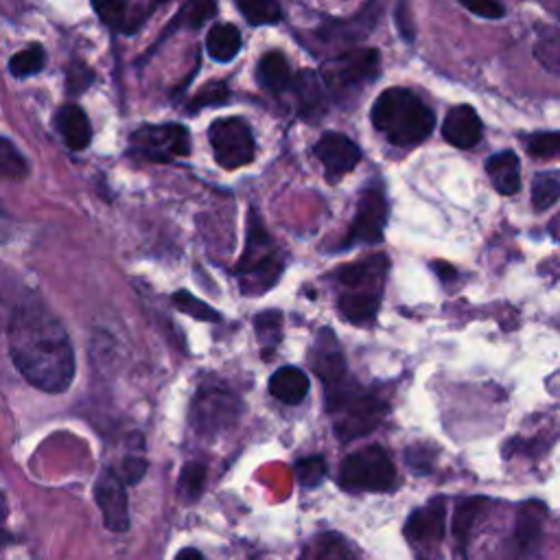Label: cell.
I'll list each match as a JSON object with an SVG mask.
<instances>
[{
	"label": "cell",
	"instance_id": "obj_1",
	"mask_svg": "<svg viewBox=\"0 0 560 560\" xmlns=\"http://www.w3.org/2000/svg\"><path fill=\"white\" fill-rule=\"evenodd\" d=\"M9 355L31 385L60 394L75 379V350L62 320L42 302H25L9 320Z\"/></svg>",
	"mask_w": 560,
	"mask_h": 560
},
{
	"label": "cell",
	"instance_id": "obj_2",
	"mask_svg": "<svg viewBox=\"0 0 560 560\" xmlns=\"http://www.w3.org/2000/svg\"><path fill=\"white\" fill-rule=\"evenodd\" d=\"M370 119L377 132L399 147L420 145L436 125L434 110L407 88L383 90L372 105Z\"/></svg>",
	"mask_w": 560,
	"mask_h": 560
},
{
	"label": "cell",
	"instance_id": "obj_3",
	"mask_svg": "<svg viewBox=\"0 0 560 560\" xmlns=\"http://www.w3.org/2000/svg\"><path fill=\"white\" fill-rule=\"evenodd\" d=\"M326 407L337 416L335 434L342 442L372 434L388 414V405L377 396L361 392L355 383H348V377L326 388Z\"/></svg>",
	"mask_w": 560,
	"mask_h": 560
},
{
	"label": "cell",
	"instance_id": "obj_4",
	"mask_svg": "<svg viewBox=\"0 0 560 560\" xmlns=\"http://www.w3.org/2000/svg\"><path fill=\"white\" fill-rule=\"evenodd\" d=\"M280 272H283V259H280L274 239L265 232L259 215L250 213L248 241L237 265L243 294H263L272 289L278 283Z\"/></svg>",
	"mask_w": 560,
	"mask_h": 560
},
{
	"label": "cell",
	"instance_id": "obj_5",
	"mask_svg": "<svg viewBox=\"0 0 560 560\" xmlns=\"http://www.w3.org/2000/svg\"><path fill=\"white\" fill-rule=\"evenodd\" d=\"M379 73L381 53L377 49H350L324 62L318 75L326 92L340 99L364 90L379 77Z\"/></svg>",
	"mask_w": 560,
	"mask_h": 560
},
{
	"label": "cell",
	"instance_id": "obj_6",
	"mask_svg": "<svg viewBox=\"0 0 560 560\" xmlns=\"http://www.w3.org/2000/svg\"><path fill=\"white\" fill-rule=\"evenodd\" d=\"M340 482L348 490H375L385 493L396 482V469L390 455L381 447H366L350 453L342 462Z\"/></svg>",
	"mask_w": 560,
	"mask_h": 560
},
{
	"label": "cell",
	"instance_id": "obj_7",
	"mask_svg": "<svg viewBox=\"0 0 560 560\" xmlns=\"http://www.w3.org/2000/svg\"><path fill=\"white\" fill-rule=\"evenodd\" d=\"M130 154L151 162H171L191 154V134L184 125H143L130 136Z\"/></svg>",
	"mask_w": 560,
	"mask_h": 560
},
{
	"label": "cell",
	"instance_id": "obj_8",
	"mask_svg": "<svg viewBox=\"0 0 560 560\" xmlns=\"http://www.w3.org/2000/svg\"><path fill=\"white\" fill-rule=\"evenodd\" d=\"M210 147H213L215 160L224 169H241L250 165L256 154L254 136L250 125L237 116L230 119H217L208 130Z\"/></svg>",
	"mask_w": 560,
	"mask_h": 560
},
{
	"label": "cell",
	"instance_id": "obj_9",
	"mask_svg": "<svg viewBox=\"0 0 560 560\" xmlns=\"http://www.w3.org/2000/svg\"><path fill=\"white\" fill-rule=\"evenodd\" d=\"M241 401L235 394L219 388H204L197 392L191 405V425L197 434L213 436L237 423Z\"/></svg>",
	"mask_w": 560,
	"mask_h": 560
},
{
	"label": "cell",
	"instance_id": "obj_10",
	"mask_svg": "<svg viewBox=\"0 0 560 560\" xmlns=\"http://www.w3.org/2000/svg\"><path fill=\"white\" fill-rule=\"evenodd\" d=\"M385 221H388V202H385V195L377 186L366 189L361 195L357 215L350 224V232L346 239V248L355 243L361 245H375L381 243Z\"/></svg>",
	"mask_w": 560,
	"mask_h": 560
},
{
	"label": "cell",
	"instance_id": "obj_11",
	"mask_svg": "<svg viewBox=\"0 0 560 560\" xmlns=\"http://www.w3.org/2000/svg\"><path fill=\"white\" fill-rule=\"evenodd\" d=\"M95 499L101 510L103 525L110 532L130 530V501H127L125 482L119 473L105 469L95 484Z\"/></svg>",
	"mask_w": 560,
	"mask_h": 560
},
{
	"label": "cell",
	"instance_id": "obj_12",
	"mask_svg": "<svg viewBox=\"0 0 560 560\" xmlns=\"http://www.w3.org/2000/svg\"><path fill=\"white\" fill-rule=\"evenodd\" d=\"M381 11H383V0H370V3L353 18L326 22V25L318 29V38L329 46L364 42L368 35L375 31L377 22L381 18Z\"/></svg>",
	"mask_w": 560,
	"mask_h": 560
},
{
	"label": "cell",
	"instance_id": "obj_13",
	"mask_svg": "<svg viewBox=\"0 0 560 560\" xmlns=\"http://www.w3.org/2000/svg\"><path fill=\"white\" fill-rule=\"evenodd\" d=\"M313 154L322 162L329 175H346L353 171L361 160V149L340 132H326L313 147Z\"/></svg>",
	"mask_w": 560,
	"mask_h": 560
},
{
	"label": "cell",
	"instance_id": "obj_14",
	"mask_svg": "<svg viewBox=\"0 0 560 560\" xmlns=\"http://www.w3.org/2000/svg\"><path fill=\"white\" fill-rule=\"evenodd\" d=\"M447 525V510L445 501L434 499L425 508L412 512V517L407 519L405 534L407 539L416 545H438L445 536Z\"/></svg>",
	"mask_w": 560,
	"mask_h": 560
},
{
	"label": "cell",
	"instance_id": "obj_15",
	"mask_svg": "<svg viewBox=\"0 0 560 560\" xmlns=\"http://www.w3.org/2000/svg\"><path fill=\"white\" fill-rule=\"evenodd\" d=\"M482 130L484 127L480 116H477L471 105H458V108H453L447 114L445 125H442V136H445L447 143H451L453 147L471 149L480 143Z\"/></svg>",
	"mask_w": 560,
	"mask_h": 560
},
{
	"label": "cell",
	"instance_id": "obj_16",
	"mask_svg": "<svg viewBox=\"0 0 560 560\" xmlns=\"http://www.w3.org/2000/svg\"><path fill=\"white\" fill-rule=\"evenodd\" d=\"M311 361L315 375L324 381L326 388L346 379V359L331 331H322L318 344L313 348Z\"/></svg>",
	"mask_w": 560,
	"mask_h": 560
},
{
	"label": "cell",
	"instance_id": "obj_17",
	"mask_svg": "<svg viewBox=\"0 0 560 560\" xmlns=\"http://www.w3.org/2000/svg\"><path fill=\"white\" fill-rule=\"evenodd\" d=\"M385 272H388V256L377 254L353 265H346L344 270L337 274V278H340V283L348 289L377 291V285H383Z\"/></svg>",
	"mask_w": 560,
	"mask_h": 560
},
{
	"label": "cell",
	"instance_id": "obj_18",
	"mask_svg": "<svg viewBox=\"0 0 560 560\" xmlns=\"http://www.w3.org/2000/svg\"><path fill=\"white\" fill-rule=\"evenodd\" d=\"M490 182L501 195H515L521 189V160L515 151H499L486 162Z\"/></svg>",
	"mask_w": 560,
	"mask_h": 560
},
{
	"label": "cell",
	"instance_id": "obj_19",
	"mask_svg": "<svg viewBox=\"0 0 560 560\" xmlns=\"http://www.w3.org/2000/svg\"><path fill=\"white\" fill-rule=\"evenodd\" d=\"M545 506L541 501H528L519 508L517 515V528H515V541L521 554H532L541 543L543 523H545Z\"/></svg>",
	"mask_w": 560,
	"mask_h": 560
},
{
	"label": "cell",
	"instance_id": "obj_20",
	"mask_svg": "<svg viewBox=\"0 0 560 560\" xmlns=\"http://www.w3.org/2000/svg\"><path fill=\"white\" fill-rule=\"evenodd\" d=\"M55 125H57V132L62 134L64 143L70 149L81 151L90 145L92 127H90L86 112L81 110L79 105L68 103V105H64V108H60V112H57V116H55Z\"/></svg>",
	"mask_w": 560,
	"mask_h": 560
},
{
	"label": "cell",
	"instance_id": "obj_21",
	"mask_svg": "<svg viewBox=\"0 0 560 560\" xmlns=\"http://www.w3.org/2000/svg\"><path fill=\"white\" fill-rule=\"evenodd\" d=\"M289 90L294 92L302 119H313L315 114L322 112L326 88L318 73H313V70H302V73L294 75V84H291Z\"/></svg>",
	"mask_w": 560,
	"mask_h": 560
},
{
	"label": "cell",
	"instance_id": "obj_22",
	"mask_svg": "<svg viewBox=\"0 0 560 560\" xmlns=\"http://www.w3.org/2000/svg\"><path fill=\"white\" fill-rule=\"evenodd\" d=\"M256 79H259L261 88L272 92V95H283L294 84V73H291V66L283 53L270 51L261 57L259 66H256Z\"/></svg>",
	"mask_w": 560,
	"mask_h": 560
},
{
	"label": "cell",
	"instance_id": "obj_23",
	"mask_svg": "<svg viewBox=\"0 0 560 560\" xmlns=\"http://www.w3.org/2000/svg\"><path fill=\"white\" fill-rule=\"evenodd\" d=\"M270 394L280 403L298 405L309 394V377L296 366L278 368L270 379Z\"/></svg>",
	"mask_w": 560,
	"mask_h": 560
},
{
	"label": "cell",
	"instance_id": "obj_24",
	"mask_svg": "<svg viewBox=\"0 0 560 560\" xmlns=\"http://www.w3.org/2000/svg\"><path fill=\"white\" fill-rule=\"evenodd\" d=\"M337 307H340L348 322L368 324L375 320V315L381 307V294L372 289H350L340 296Z\"/></svg>",
	"mask_w": 560,
	"mask_h": 560
},
{
	"label": "cell",
	"instance_id": "obj_25",
	"mask_svg": "<svg viewBox=\"0 0 560 560\" xmlns=\"http://www.w3.org/2000/svg\"><path fill=\"white\" fill-rule=\"evenodd\" d=\"M206 51L219 64L235 60L241 51V31L235 25H215L206 35Z\"/></svg>",
	"mask_w": 560,
	"mask_h": 560
},
{
	"label": "cell",
	"instance_id": "obj_26",
	"mask_svg": "<svg viewBox=\"0 0 560 560\" xmlns=\"http://www.w3.org/2000/svg\"><path fill=\"white\" fill-rule=\"evenodd\" d=\"M488 501L482 497H471V499H464L460 501V506L455 508V515H453V536L455 541H458L460 547H469L471 541V534L475 530V523L484 515Z\"/></svg>",
	"mask_w": 560,
	"mask_h": 560
},
{
	"label": "cell",
	"instance_id": "obj_27",
	"mask_svg": "<svg viewBox=\"0 0 560 560\" xmlns=\"http://www.w3.org/2000/svg\"><path fill=\"white\" fill-rule=\"evenodd\" d=\"M534 57L547 73L560 77V29L541 27L534 42Z\"/></svg>",
	"mask_w": 560,
	"mask_h": 560
},
{
	"label": "cell",
	"instance_id": "obj_28",
	"mask_svg": "<svg viewBox=\"0 0 560 560\" xmlns=\"http://www.w3.org/2000/svg\"><path fill=\"white\" fill-rule=\"evenodd\" d=\"M560 202V173L558 171H541L532 184V206L534 210L552 208Z\"/></svg>",
	"mask_w": 560,
	"mask_h": 560
},
{
	"label": "cell",
	"instance_id": "obj_29",
	"mask_svg": "<svg viewBox=\"0 0 560 560\" xmlns=\"http://www.w3.org/2000/svg\"><path fill=\"white\" fill-rule=\"evenodd\" d=\"M217 14V3L215 0H191V3H186L184 9L178 14V18H175L171 22V29H178V27H189V29H200L202 25H206V22L210 18H215ZM167 31V33H169Z\"/></svg>",
	"mask_w": 560,
	"mask_h": 560
},
{
	"label": "cell",
	"instance_id": "obj_30",
	"mask_svg": "<svg viewBox=\"0 0 560 560\" xmlns=\"http://www.w3.org/2000/svg\"><path fill=\"white\" fill-rule=\"evenodd\" d=\"M29 175V162L9 138H0V178L22 180Z\"/></svg>",
	"mask_w": 560,
	"mask_h": 560
},
{
	"label": "cell",
	"instance_id": "obj_31",
	"mask_svg": "<svg viewBox=\"0 0 560 560\" xmlns=\"http://www.w3.org/2000/svg\"><path fill=\"white\" fill-rule=\"evenodd\" d=\"M204 484H206V464L202 462L186 464L178 480V497L184 501V504H193V501L200 499Z\"/></svg>",
	"mask_w": 560,
	"mask_h": 560
},
{
	"label": "cell",
	"instance_id": "obj_32",
	"mask_svg": "<svg viewBox=\"0 0 560 560\" xmlns=\"http://www.w3.org/2000/svg\"><path fill=\"white\" fill-rule=\"evenodd\" d=\"M46 64V53L40 44H31L25 51L16 53L9 60V73L18 79H27L31 75H38Z\"/></svg>",
	"mask_w": 560,
	"mask_h": 560
},
{
	"label": "cell",
	"instance_id": "obj_33",
	"mask_svg": "<svg viewBox=\"0 0 560 560\" xmlns=\"http://www.w3.org/2000/svg\"><path fill=\"white\" fill-rule=\"evenodd\" d=\"M239 7L245 20L254 27L274 25V22H280V18H283V11H280L276 0H239Z\"/></svg>",
	"mask_w": 560,
	"mask_h": 560
},
{
	"label": "cell",
	"instance_id": "obj_34",
	"mask_svg": "<svg viewBox=\"0 0 560 560\" xmlns=\"http://www.w3.org/2000/svg\"><path fill=\"white\" fill-rule=\"evenodd\" d=\"M173 305L178 307L182 313L191 315L195 320H202V322H219L221 315L219 311H215L210 305H206L204 300L195 298L189 291H178V294L173 296Z\"/></svg>",
	"mask_w": 560,
	"mask_h": 560
},
{
	"label": "cell",
	"instance_id": "obj_35",
	"mask_svg": "<svg viewBox=\"0 0 560 560\" xmlns=\"http://www.w3.org/2000/svg\"><path fill=\"white\" fill-rule=\"evenodd\" d=\"M280 324H283V320H280L278 311H263L256 315L254 329L259 333V342L263 350H272L274 353L276 344L280 342Z\"/></svg>",
	"mask_w": 560,
	"mask_h": 560
},
{
	"label": "cell",
	"instance_id": "obj_36",
	"mask_svg": "<svg viewBox=\"0 0 560 560\" xmlns=\"http://www.w3.org/2000/svg\"><path fill=\"white\" fill-rule=\"evenodd\" d=\"M294 473L302 486L307 488L320 486L326 477V460L322 455H309V458H302L296 462Z\"/></svg>",
	"mask_w": 560,
	"mask_h": 560
},
{
	"label": "cell",
	"instance_id": "obj_37",
	"mask_svg": "<svg viewBox=\"0 0 560 560\" xmlns=\"http://www.w3.org/2000/svg\"><path fill=\"white\" fill-rule=\"evenodd\" d=\"M92 7H95L103 25H108L112 29H123L130 0H92Z\"/></svg>",
	"mask_w": 560,
	"mask_h": 560
},
{
	"label": "cell",
	"instance_id": "obj_38",
	"mask_svg": "<svg viewBox=\"0 0 560 560\" xmlns=\"http://www.w3.org/2000/svg\"><path fill=\"white\" fill-rule=\"evenodd\" d=\"M528 151L539 158H560V132H539L530 136Z\"/></svg>",
	"mask_w": 560,
	"mask_h": 560
},
{
	"label": "cell",
	"instance_id": "obj_39",
	"mask_svg": "<svg viewBox=\"0 0 560 560\" xmlns=\"http://www.w3.org/2000/svg\"><path fill=\"white\" fill-rule=\"evenodd\" d=\"M394 22H396V27H399V33H401V38L405 42H414L416 40V29H414L410 0H396Z\"/></svg>",
	"mask_w": 560,
	"mask_h": 560
},
{
	"label": "cell",
	"instance_id": "obj_40",
	"mask_svg": "<svg viewBox=\"0 0 560 560\" xmlns=\"http://www.w3.org/2000/svg\"><path fill=\"white\" fill-rule=\"evenodd\" d=\"M460 3L469 9L471 14L486 20H499L506 16V9L499 0H460Z\"/></svg>",
	"mask_w": 560,
	"mask_h": 560
},
{
	"label": "cell",
	"instance_id": "obj_41",
	"mask_svg": "<svg viewBox=\"0 0 560 560\" xmlns=\"http://www.w3.org/2000/svg\"><path fill=\"white\" fill-rule=\"evenodd\" d=\"M228 95H230V92H228L226 84H210L191 101V112L208 108V105L224 103L228 99Z\"/></svg>",
	"mask_w": 560,
	"mask_h": 560
},
{
	"label": "cell",
	"instance_id": "obj_42",
	"mask_svg": "<svg viewBox=\"0 0 560 560\" xmlns=\"http://www.w3.org/2000/svg\"><path fill=\"white\" fill-rule=\"evenodd\" d=\"M315 550H318L320 558H346V556H350L346 541L340 539V536H335V534L322 536V539L315 543Z\"/></svg>",
	"mask_w": 560,
	"mask_h": 560
},
{
	"label": "cell",
	"instance_id": "obj_43",
	"mask_svg": "<svg viewBox=\"0 0 560 560\" xmlns=\"http://www.w3.org/2000/svg\"><path fill=\"white\" fill-rule=\"evenodd\" d=\"M95 75H92V70L84 64H75L73 68L68 70V90L73 92V95H81L90 84Z\"/></svg>",
	"mask_w": 560,
	"mask_h": 560
},
{
	"label": "cell",
	"instance_id": "obj_44",
	"mask_svg": "<svg viewBox=\"0 0 560 560\" xmlns=\"http://www.w3.org/2000/svg\"><path fill=\"white\" fill-rule=\"evenodd\" d=\"M147 471V462L140 458V455H130V458H125L123 462V475H121V480L125 484H138L140 480H143V475Z\"/></svg>",
	"mask_w": 560,
	"mask_h": 560
},
{
	"label": "cell",
	"instance_id": "obj_45",
	"mask_svg": "<svg viewBox=\"0 0 560 560\" xmlns=\"http://www.w3.org/2000/svg\"><path fill=\"white\" fill-rule=\"evenodd\" d=\"M434 270L440 274L442 280H447V278L453 280V278H455V270H453L451 265H447V263H436V265H434Z\"/></svg>",
	"mask_w": 560,
	"mask_h": 560
},
{
	"label": "cell",
	"instance_id": "obj_46",
	"mask_svg": "<svg viewBox=\"0 0 560 560\" xmlns=\"http://www.w3.org/2000/svg\"><path fill=\"white\" fill-rule=\"evenodd\" d=\"M5 517H7V504H5V497L0 495V523L5 521Z\"/></svg>",
	"mask_w": 560,
	"mask_h": 560
},
{
	"label": "cell",
	"instance_id": "obj_47",
	"mask_svg": "<svg viewBox=\"0 0 560 560\" xmlns=\"http://www.w3.org/2000/svg\"><path fill=\"white\" fill-rule=\"evenodd\" d=\"M186 556H193V558H202L200 552H195V550H184L178 554V558H186Z\"/></svg>",
	"mask_w": 560,
	"mask_h": 560
},
{
	"label": "cell",
	"instance_id": "obj_48",
	"mask_svg": "<svg viewBox=\"0 0 560 560\" xmlns=\"http://www.w3.org/2000/svg\"><path fill=\"white\" fill-rule=\"evenodd\" d=\"M158 3H167V0H158Z\"/></svg>",
	"mask_w": 560,
	"mask_h": 560
},
{
	"label": "cell",
	"instance_id": "obj_49",
	"mask_svg": "<svg viewBox=\"0 0 560 560\" xmlns=\"http://www.w3.org/2000/svg\"><path fill=\"white\" fill-rule=\"evenodd\" d=\"M0 217H3V213H0Z\"/></svg>",
	"mask_w": 560,
	"mask_h": 560
}]
</instances>
